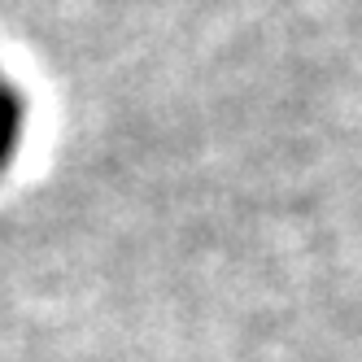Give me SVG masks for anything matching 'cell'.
<instances>
[{"label": "cell", "mask_w": 362, "mask_h": 362, "mask_svg": "<svg viewBox=\"0 0 362 362\" xmlns=\"http://www.w3.org/2000/svg\"><path fill=\"white\" fill-rule=\"evenodd\" d=\"M18 136H22V96L0 83V170L13 162Z\"/></svg>", "instance_id": "obj_1"}]
</instances>
